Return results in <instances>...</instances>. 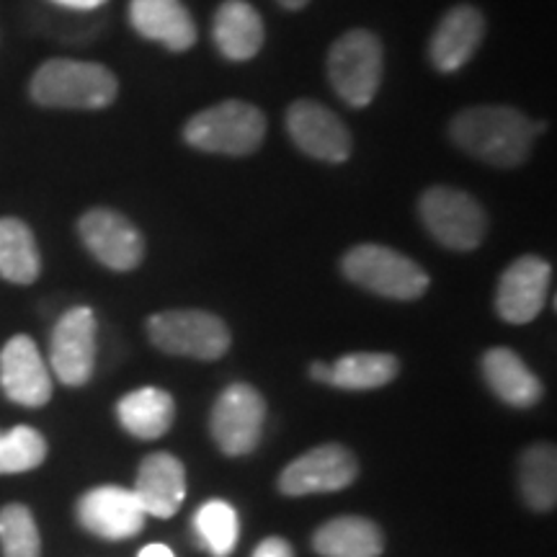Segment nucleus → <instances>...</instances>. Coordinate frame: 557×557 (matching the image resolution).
<instances>
[{
	"instance_id": "7c9ffc66",
	"label": "nucleus",
	"mask_w": 557,
	"mask_h": 557,
	"mask_svg": "<svg viewBox=\"0 0 557 557\" xmlns=\"http://www.w3.org/2000/svg\"><path fill=\"white\" fill-rule=\"evenodd\" d=\"M139 557H176V555H173L171 547H165V545H148V547H143Z\"/></svg>"
},
{
	"instance_id": "9d476101",
	"label": "nucleus",
	"mask_w": 557,
	"mask_h": 557,
	"mask_svg": "<svg viewBox=\"0 0 557 557\" xmlns=\"http://www.w3.org/2000/svg\"><path fill=\"white\" fill-rule=\"evenodd\" d=\"M287 132L305 156L323 163H346L354 150L351 132L336 111L312 99H297L287 109Z\"/></svg>"
},
{
	"instance_id": "1a4fd4ad",
	"label": "nucleus",
	"mask_w": 557,
	"mask_h": 557,
	"mask_svg": "<svg viewBox=\"0 0 557 557\" xmlns=\"http://www.w3.org/2000/svg\"><path fill=\"white\" fill-rule=\"evenodd\" d=\"M83 246L96 261L111 271H132L145 259V240L122 212L94 207L78 222Z\"/></svg>"
},
{
	"instance_id": "5701e85b",
	"label": "nucleus",
	"mask_w": 557,
	"mask_h": 557,
	"mask_svg": "<svg viewBox=\"0 0 557 557\" xmlns=\"http://www.w3.org/2000/svg\"><path fill=\"white\" fill-rule=\"evenodd\" d=\"M41 259L32 227L16 218L0 220V276L11 284L37 282Z\"/></svg>"
},
{
	"instance_id": "c85d7f7f",
	"label": "nucleus",
	"mask_w": 557,
	"mask_h": 557,
	"mask_svg": "<svg viewBox=\"0 0 557 557\" xmlns=\"http://www.w3.org/2000/svg\"><path fill=\"white\" fill-rule=\"evenodd\" d=\"M253 557H295V553H292V545L287 540L267 537L259 547H256Z\"/></svg>"
},
{
	"instance_id": "ddd939ff",
	"label": "nucleus",
	"mask_w": 557,
	"mask_h": 557,
	"mask_svg": "<svg viewBox=\"0 0 557 557\" xmlns=\"http://www.w3.org/2000/svg\"><path fill=\"white\" fill-rule=\"evenodd\" d=\"M553 267L540 256H521L498 278L496 310L511 325H527L547 302Z\"/></svg>"
},
{
	"instance_id": "39448f33",
	"label": "nucleus",
	"mask_w": 557,
	"mask_h": 557,
	"mask_svg": "<svg viewBox=\"0 0 557 557\" xmlns=\"http://www.w3.org/2000/svg\"><path fill=\"white\" fill-rule=\"evenodd\" d=\"M341 271L357 287L389 299H418L426 295L429 274L398 250L361 243L341 261Z\"/></svg>"
},
{
	"instance_id": "f257e3e1",
	"label": "nucleus",
	"mask_w": 557,
	"mask_h": 557,
	"mask_svg": "<svg viewBox=\"0 0 557 557\" xmlns=\"http://www.w3.org/2000/svg\"><path fill=\"white\" fill-rule=\"evenodd\" d=\"M545 122H532L511 107H470L449 122V139L459 150L493 169L527 163Z\"/></svg>"
},
{
	"instance_id": "f3484780",
	"label": "nucleus",
	"mask_w": 557,
	"mask_h": 557,
	"mask_svg": "<svg viewBox=\"0 0 557 557\" xmlns=\"http://www.w3.org/2000/svg\"><path fill=\"white\" fill-rule=\"evenodd\" d=\"M129 26L171 52L191 50L197 41V24L181 0H129Z\"/></svg>"
},
{
	"instance_id": "9b49d317",
	"label": "nucleus",
	"mask_w": 557,
	"mask_h": 557,
	"mask_svg": "<svg viewBox=\"0 0 557 557\" xmlns=\"http://www.w3.org/2000/svg\"><path fill=\"white\" fill-rule=\"evenodd\" d=\"M96 315L94 310L81 308L67 310L54 325L50 338L52 372L62 385L81 387L94 374L96 364Z\"/></svg>"
},
{
	"instance_id": "f8f14e48",
	"label": "nucleus",
	"mask_w": 557,
	"mask_h": 557,
	"mask_svg": "<svg viewBox=\"0 0 557 557\" xmlns=\"http://www.w3.org/2000/svg\"><path fill=\"white\" fill-rule=\"evenodd\" d=\"M359 462L341 444H323L297 457L278 478V491L284 496H312V493L344 491L357 480Z\"/></svg>"
},
{
	"instance_id": "4468645a",
	"label": "nucleus",
	"mask_w": 557,
	"mask_h": 557,
	"mask_svg": "<svg viewBox=\"0 0 557 557\" xmlns=\"http://www.w3.org/2000/svg\"><path fill=\"white\" fill-rule=\"evenodd\" d=\"M143 504L135 491L120 485H101L78 500V521L90 534L103 540H129L145 527Z\"/></svg>"
},
{
	"instance_id": "bb28decb",
	"label": "nucleus",
	"mask_w": 557,
	"mask_h": 557,
	"mask_svg": "<svg viewBox=\"0 0 557 557\" xmlns=\"http://www.w3.org/2000/svg\"><path fill=\"white\" fill-rule=\"evenodd\" d=\"M47 457V442L37 429L16 426L0 431V475H16L39 468Z\"/></svg>"
},
{
	"instance_id": "2f4dec72",
	"label": "nucleus",
	"mask_w": 557,
	"mask_h": 557,
	"mask_svg": "<svg viewBox=\"0 0 557 557\" xmlns=\"http://www.w3.org/2000/svg\"><path fill=\"white\" fill-rule=\"evenodd\" d=\"M329 372H331V367L329 364H320V361H315V364L310 367L312 380H318V382H329Z\"/></svg>"
},
{
	"instance_id": "f03ea898",
	"label": "nucleus",
	"mask_w": 557,
	"mask_h": 557,
	"mask_svg": "<svg viewBox=\"0 0 557 557\" xmlns=\"http://www.w3.org/2000/svg\"><path fill=\"white\" fill-rule=\"evenodd\" d=\"M116 75L107 65L86 60H47L29 83L32 101L45 109H107L116 101Z\"/></svg>"
},
{
	"instance_id": "6e6552de",
	"label": "nucleus",
	"mask_w": 557,
	"mask_h": 557,
	"mask_svg": "<svg viewBox=\"0 0 557 557\" xmlns=\"http://www.w3.org/2000/svg\"><path fill=\"white\" fill-rule=\"evenodd\" d=\"M263 418H267V403L259 389L238 382V385H230L214 403L209 429L225 455L240 457L253 451L259 444Z\"/></svg>"
},
{
	"instance_id": "20e7f679",
	"label": "nucleus",
	"mask_w": 557,
	"mask_h": 557,
	"mask_svg": "<svg viewBox=\"0 0 557 557\" xmlns=\"http://www.w3.org/2000/svg\"><path fill=\"white\" fill-rule=\"evenodd\" d=\"M382 73H385V50L372 32L354 29L333 41L329 52V81L346 107H369L380 90Z\"/></svg>"
},
{
	"instance_id": "423d86ee",
	"label": "nucleus",
	"mask_w": 557,
	"mask_h": 557,
	"mask_svg": "<svg viewBox=\"0 0 557 557\" xmlns=\"http://www.w3.org/2000/svg\"><path fill=\"white\" fill-rule=\"evenodd\" d=\"M418 214L431 238L449 250H475L487 233V218L478 199L451 186L423 191Z\"/></svg>"
},
{
	"instance_id": "a211bd4d",
	"label": "nucleus",
	"mask_w": 557,
	"mask_h": 557,
	"mask_svg": "<svg viewBox=\"0 0 557 557\" xmlns=\"http://www.w3.org/2000/svg\"><path fill=\"white\" fill-rule=\"evenodd\" d=\"M135 496L145 513L156 519H171L186 498V470L169 451L145 457L135 480Z\"/></svg>"
},
{
	"instance_id": "aec40b11",
	"label": "nucleus",
	"mask_w": 557,
	"mask_h": 557,
	"mask_svg": "<svg viewBox=\"0 0 557 557\" xmlns=\"http://www.w3.org/2000/svg\"><path fill=\"white\" fill-rule=\"evenodd\" d=\"M483 374L493 393L508 406L532 408L542 398V382L511 348L496 346L485 351Z\"/></svg>"
},
{
	"instance_id": "dca6fc26",
	"label": "nucleus",
	"mask_w": 557,
	"mask_h": 557,
	"mask_svg": "<svg viewBox=\"0 0 557 557\" xmlns=\"http://www.w3.org/2000/svg\"><path fill=\"white\" fill-rule=\"evenodd\" d=\"M485 37V16L475 5H455L431 34L429 60L438 73H457L472 60Z\"/></svg>"
},
{
	"instance_id": "0eeeda50",
	"label": "nucleus",
	"mask_w": 557,
	"mask_h": 557,
	"mask_svg": "<svg viewBox=\"0 0 557 557\" xmlns=\"http://www.w3.org/2000/svg\"><path fill=\"white\" fill-rule=\"evenodd\" d=\"M152 346L173 357L214 361L230 348L225 320L207 310H165L148 320Z\"/></svg>"
},
{
	"instance_id": "a878e982",
	"label": "nucleus",
	"mask_w": 557,
	"mask_h": 557,
	"mask_svg": "<svg viewBox=\"0 0 557 557\" xmlns=\"http://www.w3.org/2000/svg\"><path fill=\"white\" fill-rule=\"evenodd\" d=\"M194 527H197L201 545L209 555L227 557L238 545L240 521L227 500H207L194 517Z\"/></svg>"
},
{
	"instance_id": "7ed1b4c3",
	"label": "nucleus",
	"mask_w": 557,
	"mask_h": 557,
	"mask_svg": "<svg viewBox=\"0 0 557 557\" xmlns=\"http://www.w3.org/2000/svg\"><path fill=\"white\" fill-rule=\"evenodd\" d=\"M267 137V116L253 103L227 99L214 103L184 124L186 145L218 156H250Z\"/></svg>"
},
{
	"instance_id": "c756f323",
	"label": "nucleus",
	"mask_w": 557,
	"mask_h": 557,
	"mask_svg": "<svg viewBox=\"0 0 557 557\" xmlns=\"http://www.w3.org/2000/svg\"><path fill=\"white\" fill-rule=\"evenodd\" d=\"M50 3L58 5V9H65V11L90 13V11L101 9V5H107L109 0H50Z\"/></svg>"
},
{
	"instance_id": "6ab92c4d",
	"label": "nucleus",
	"mask_w": 557,
	"mask_h": 557,
	"mask_svg": "<svg viewBox=\"0 0 557 557\" xmlns=\"http://www.w3.org/2000/svg\"><path fill=\"white\" fill-rule=\"evenodd\" d=\"M214 47L230 62H248L263 47V18L248 0H225L214 13Z\"/></svg>"
},
{
	"instance_id": "cd10ccee",
	"label": "nucleus",
	"mask_w": 557,
	"mask_h": 557,
	"mask_svg": "<svg viewBox=\"0 0 557 557\" xmlns=\"http://www.w3.org/2000/svg\"><path fill=\"white\" fill-rule=\"evenodd\" d=\"M0 547L5 557H41V540L32 511L21 504L0 508Z\"/></svg>"
},
{
	"instance_id": "b1692460",
	"label": "nucleus",
	"mask_w": 557,
	"mask_h": 557,
	"mask_svg": "<svg viewBox=\"0 0 557 557\" xmlns=\"http://www.w3.org/2000/svg\"><path fill=\"white\" fill-rule=\"evenodd\" d=\"M400 361L393 354H348L329 372V385L341 389H374L398 377Z\"/></svg>"
},
{
	"instance_id": "4be33fe9",
	"label": "nucleus",
	"mask_w": 557,
	"mask_h": 557,
	"mask_svg": "<svg viewBox=\"0 0 557 557\" xmlns=\"http://www.w3.org/2000/svg\"><path fill=\"white\" fill-rule=\"evenodd\" d=\"M116 416L127 434L137 438H160L173 426L176 403L160 387L132 389L116 406Z\"/></svg>"
},
{
	"instance_id": "473e14b6",
	"label": "nucleus",
	"mask_w": 557,
	"mask_h": 557,
	"mask_svg": "<svg viewBox=\"0 0 557 557\" xmlns=\"http://www.w3.org/2000/svg\"><path fill=\"white\" fill-rule=\"evenodd\" d=\"M308 3H310V0H278V5H284V9H289V11L305 9Z\"/></svg>"
},
{
	"instance_id": "412c9836",
	"label": "nucleus",
	"mask_w": 557,
	"mask_h": 557,
	"mask_svg": "<svg viewBox=\"0 0 557 557\" xmlns=\"http://www.w3.org/2000/svg\"><path fill=\"white\" fill-rule=\"evenodd\" d=\"M312 547L320 557H380L382 529L364 517H338L315 532Z\"/></svg>"
},
{
	"instance_id": "2eb2a0df",
	"label": "nucleus",
	"mask_w": 557,
	"mask_h": 557,
	"mask_svg": "<svg viewBox=\"0 0 557 557\" xmlns=\"http://www.w3.org/2000/svg\"><path fill=\"white\" fill-rule=\"evenodd\" d=\"M0 387L18 406L39 408L50 403V372L29 336H13L0 351Z\"/></svg>"
},
{
	"instance_id": "393cba45",
	"label": "nucleus",
	"mask_w": 557,
	"mask_h": 557,
	"mask_svg": "<svg viewBox=\"0 0 557 557\" xmlns=\"http://www.w3.org/2000/svg\"><path fill=\"white\" fill-rule=\"evenodd\" d=\"M521 493L534 511H553L557 504V457L553 444H534L521 455Z\"/></svg>"
}]
</instances>
